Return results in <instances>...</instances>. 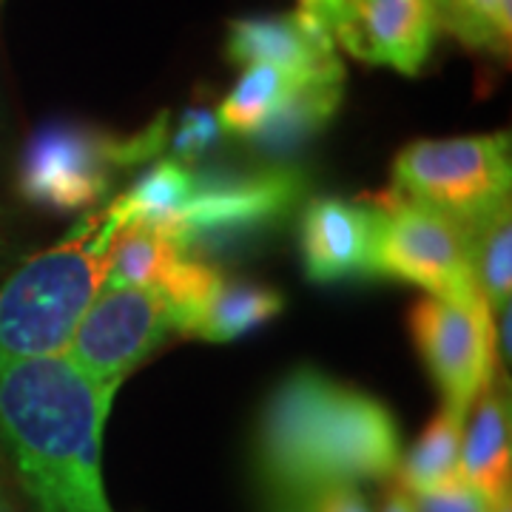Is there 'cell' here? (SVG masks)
I'll return each mask as SVG.
<instances>
[{
  "label": "cell",
  "mask_w": 512,
  "mask_h": 512,
  "mask_svg": "<svg viewBox=\"0 0 512 512\" xmlns=\"http://www.w3.org/2000/svg\"><path fill=\"white\" fill-rule=\"evenodd\" d=\"M510 137L410 143L393 163V191L473 231L510 197Z\"/></svg>",
  "instance_id": "277c9868"
},
{
  "label": "cell",
  "mask_w": 512,
  "mask_h": 512,
  "mask_svg": "<svg viewBox=\"0 0 512 512\" xmlns=\"http://www.w3.org/2000/svg\"><path fill=\"white\" fill-rule=\"evenodd\" d=\"M382 512H416V510H413V504H410V495L404 493V490H393V493L387 495Z\"/></svg>",
  "instance_id": "d4e9b609"
},
{
  "label": "cell",
  "mask_w": 512,
  "mask_h": 512,
  "mask_svg": "<svg viewBox=\"0 0 512 512\" xmlns=\"http://www.w3.org/2000/svg\"><path fill=\"white\" fill-rule=\"evenodd\" d=\"M217 134H220L217 114L211 109H205V106H191L183 114V123H180L177 134H174V154H177V160H185V163L200 160L202 154L214 146Z\"/></svg>",
  "instance_id": "7402d4cb"
},
{
  "label": "cell",
  "mask_w": 512,
  "mask_h": 512,
  "mask_svg": "<svg viewBox=\"0 0 512 512\" xmlns=\"http://www.w3.org/2000/svg\"><path fill=\"white\" fill-rule=\"evenodd\" d=\"M470 234L473 271L478 291L490 311H501L510 305L512 288V220L510 202L481 222Z\"/></svg>",
  "instance_id": "ffe728a7"
},
{
  "label": "cell",
  "mask_w": 512,
  "mask_h": 512,
  "mask_svg": "<svg viewBox=\"0 0 512 512\" xmlns=\"http://www.w3.org/2000/svg\"><path fill=\"white\" fill-rule=\"evenodd\" d=\"M510 402L495 382L478 396L476 419L461 439V478L487 507L510 498Z\"/></svg>",
  "instance_id": "4fadbf2b"
},
{
  "label": "cell",
  "mask_w": 512,
  "mask_h": 512,
  "mask_svg": "<svg viewBox=\"0 0 512 512\" xmlns=\"http://www.w3.org/2000/svg\"><path fill=\"white\" fill-rule=\"evenodd\" d=\"M467 413L453 404H444L441 413L430 421L421 439L404 458L399 481L407 495H424L444 490L461 478V439H464Z\"/></svg>",
  "instance_id": "9a60e30c"
},
{
  "label": "cell",
  "mask_w": 512,
  "mask_h": 512,
  "mask_svg": "<svg viewBox=\"0 0 512 512\" xmlns=\"http://www.w3.org/2000/svg\"><path fill=\"white\" fill-rule=\"evenodd\" d=\"M305 180L288 168L256 174H205L174 222V237L194 245H222L282 220L302 197Z\"/></svg>",
  "instance_id": "9c48e42d"
},
{
  "label": "cell",
  "mask_w": 512,
  "mask_h": 512,
  "mask_svg": "<svg viewBox=\"0 0 512 512\" xmlns=\"http://www.w3.org/2000/svg\"><path fill=\"white\" fill-rule=\"evenodd\" d=\"M282 293L262 285H248V282H222L220 293L202 313L197 328L191 330L194 336L208 339V342H231L242 333L254 330L256 325L274 319L282 311Z\"/></svg>",
  "instance_id": "d6986e66"
},
{
  "label": "cell",
  "mask_w": 512,
  "mask_h": 512,
  "mask_svg": "<svg viewBox=\"0 0 512 512\" xmlns=\"http://www.w3.org/2000/svg\"><path fill=\"white\" fill-rule=\"evenodd\" d=\"M225 55L239 66L271 63L302 77L342 66L336 57V43L302 12L282 18L234 20L228 26Z\"/></svg>",
  "instance_id": "7c38bea8"
},
{
  "label": "cell",
  "mask_w": 512,
  "mask_h": 512,
  "mask_svg": "<svg viewBox=\"0 0 512 512\" xmlns=\"http://www.w3.org/2000/svg\"><path fill=\"white\" fill-rule=\"evenodd\" d=\"M194 191V174L177 160L154 165L120 197L128 225H143L174 237V222Z\"/></svg>",
  "instance_id": "ac0fdd59"
},
{
  "label": "cell",
  "mask_w": 512,
  "mask_h": 512,
  "mask_svg": "<svg viewBox=\"0 0 512 512\" xmlns=\"http://www.w3.org/2000/svg\"><path fill=\"white\" fill-rule=\"evenodd\" d=\"M410 504L416 512H490L487 501L464 478L436 493L410 495Z\"/></svg>",
  "instance_id": "603a6c76"
},
{
  "label": "cell",
  "mask_w": 512,
  "mask_h": 512,
  "mask_svg": "<svg viewBox=\"0 0 512 512\" xmlns=\"http://www.w3.org/2000/svg\"><path fill=\"white\" fill-rule=\"evenodd\" d=\"M379 214L370 202L313 200L302 214V256L313 282L379 274Z\"/></svg>",
  "instance_id": "8fae6325"
},
{
  "label": "cell",
  "mask_w": 512,
  "mask_h": 512,
  "mask_svg": "<svg viewBox=\"0 0 512 512\" xmlns=\"http://www.w3.org/2000/svg\"><path fill=\"white\" fill-rule=\"evenodd\" d=\"M299 12L359 60L416 74L427 63L436 0H302Z\"/></svg>",
  "instance_id": "8992f818"
},
{
  "label": "cell",
  "mask_w": 512,
  "mask_h": 512,
  "mask_svg": "<svg viewBox=\"0 0 512 512\" xmlns=\"http://www.w3.org/2000/svg\"><path fill=\"white\" fill-rule=\"evenodd\" d=\"M490 512H512V501L510 498H501L498 504H493V507H490Z\"/></svg>",
  "instance_id": "484cf974"
},
{
  "label": "cell",
  "mask_w": 512,
  "mask_h": 512,
  "mask_svg": "<svg viewBox=\"0 0 512 512\" xmlns=\"http://www.w3.org/2000/svg\"><path fill=\"white\" fill-rule=\"evenodd\" d=\"M416 348L444 393V404L470 410L495 382L498 339L487 305H456L424 296L410 316Z\"/></svg>",
  "instance_id": "ba28073f"
},
{
  "label": "cell",
  "mask_w": 512,
  "mask_h": 512,
  "mask_svg": "<svg viewBox=\"0 0 512 512\" xmlns=\"http://www.w3.org/2000/svg\"><path fill=\"white\" fill-rule=\"evenodd\" d=\"M185 254L188 245L183 239L143 225H126L114 239L106 285L157 291L160 282Z\"/></svg>",
  "instance_id": "2e32d148"
},
{
  "label": "cell",
  "mask_w": 512,
  "mask_h": 512,
  "mask_svg": "<svg viewBox=\"0 0 512 512\" xmlns=\"http://www.w3.org/2000/svg\"><path fill=\"white\" fill-rule=\"evenodd\" d=\"M439 26L478 52L507 55L512 35V0H436Z\"/></svg>",
  "instance_id": "44dd1931"
},
{
  "label": "cell",
  "mask_w": 512,
  "mask_h": 512,
  "mask_svg": "<svg viewBox=\"0 0 512 512\" xmlns=\"http://www.w3.org/2000/svg\"><path fill=\"white\" fill-rule=\"evenodd\" d=\"M168 330L174 325L160 293L103 285L74 328L63 356L97 382L120 384L163 345Z\"/></svg>",
  "instance_id": "52a82bcc"
},
{
  "label": "cell",
  "mask_w": 512,
  "mask_h": 512,
  "mask_svg": "<svg viewBox=\"0 0 512 512\" xmlns=\"http://www.w3.org/2000/svg\"><path fill=\"white\" fill-rule=\"evenodd\" d=\"M117 387L69 356L0 359V447L37 512H111L100 458Z\"/></svg>",
  "instance_id": "6da1fadb"
},
{
  "label": "cell",
  "mask_w": 512,
  "mask_h": 512,
  "mask_svg": "<svg viewBox=\"0 0 512 512\" xmlns=\"http://www.w3.org/2000/svg\"><path fill=\"white\" fill-rule=\"evenodd\" d=\"M399 453V427L382 402L311 367L276 387L259 427L262 476L296 501L387 478Z\"/></svg>",
  "instance_id": "7a4b0ae2"
},
{
  "label": "cell",
  "mask_w": 512,
  "mask_h": 512,
  "mask_svg": "<svg viewBox=\"0 0 512 512\" xmlns=\"http://www.w3.org/2000/svg\"><path fill=\"white\" fill-rule=\"evenodd\" d=\"M342 83L345 69L311 74L305 77L293 94L276 109V114L259 128L254 143L265 154H291L293 148L302 146L319 128L328 123L342 103Z\"/></svg>",
  "instance_id": "5bb4252c"
},
{
  "label": "cell",
  "mask_w": 512,
  "mask_h": 512,
  "mask_svg": "<svg viewBox=\"0 0 512 512\" xmlns=\"http://www.w3.org/2000/svg\"><path fill=\"white\" fill-rule=\"evenodd\" d=\"M308 512H370L356 487H330L311 498Z\"/></svg>",
  "instance_id": "cb8c5ba5"
},
{
  "label": "cell",
  "mask_w": 512,
  "mask_h": 512,
  "mask_svg": "<svg viewBox=\"0 0 512 512\" xmlns=\"http://www.w3.org/2000/svg\"><path fill=\"white\" fill-rule=\"evenodd\" d=\"M126 225V205L117 197L0 285V359L66 353L74 328L109 279L111 248Z\"/></svg>",
  "instance_id": "3957f363"
},
{
  "label": "cell",
  "mask_w": 512,
  "mask_h": 512,
  "mask_svg": "<svg viewBox=\"0 0 512 512\" xmlns=\"http://www.w3.org/2000/svg\"><path fill=\"white\" fill-rule=\"evenodd\" d=\"M279 512H308V507H302V504L296 501V504H288V507H282Z\"/></svg>",
  "instance_id": "4316f807"
},
{
  "label": "cell",
  "mask_w": 512,
  "mask_h": 512,
  "mask_svg": "<svg viewBox=\"0 0 512 512\" xmlns=\"http://www.w3.org/2000/svg\"><path fill=\"white\" fill-rule=\"evenodd\" d=\"M370 205L379 214V274L421 285L456 305H487L478 291L467 228L399 191H384Z\"/></svg>",
  "instance_id": "5b68a950"
},
{
  "label": "cell",
  "mask_w": 512,
  "mask_h": 512,
  "mask_svg": "<svg viewBox=\"0 0 512 512\" xmlns=\"http://www.w3.org/2000/svg\"><path fill=\"white\" fill-rule=\"evenodd\" d=\"M120 168L114 140L77 126H49L29 143L20 163V191L35 205L77 211L109 194Z\"/></svg>",
  "instance_id": "30bf717a"
},
{
  "label": "cell",
  "mask_w": 512,
  "mask_h": 512,
  "mask_svg": "<svg viewBox=\"0 0 512 512\" xmlns=\"http://www.w3.org/2000/svg\"><path fill=\"white\" fill-rule=\"evenodd\" d=\"M302 80H305L302 74H293L288 69L271 66V63L245 66L234 92L222 100L217 123L231 134L251 137L274 117L276 109L291 97L293 89Z\"/></svg>",
  "instance_id": "e0dca14e"
}]
</instances>
